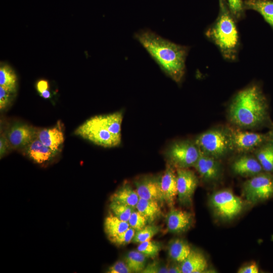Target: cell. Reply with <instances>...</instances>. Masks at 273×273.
<instances>
[{
    "label": "cell",
    "instance_id": "obj_21",
    "mask_svg": "<svg viewBox=\"0 0 273 273\" xmlns=\"http://www.w3.org/2000/svg\"><path fill=\"white\" fill-rule=\"evenodd\" d=\"M253 153L264 171L273 173V141L268 140Z\"/></svg>",
    "mask_w": 273,
    "mask_h": 273
},
{
    "label": "cell",
    "instance_id": "obj_6",
    "mask_svg": "<svg viewBox=\"0 0 273 273\" xmlns=\"http://www.w3.org/2000/svg\"><path fill=\"white\" fill-rule=\"evenodd\" d=\"M242 194L246 201L256 204L273 197V173L263 171L249 178L243 184Z\"/></svg>",
    "mask_w": 273,
    "mask_h": 273
},
{
    "label": "cell",
    "instance_id": "obj_19",
    "mask_svg": "<svg viewBox=\"0 0 273 273\" xmlns=\"http://www.w3.org/2000/svg\"><path fill=\"white\" fill-rule=\"evenodd\" d=\"M180 264L182 273L203 272L208 266L204 255L200 251L194 249H191L187 257Z\"/></svg>",
    "mask_w": 273,
    "mask_h": 273
},
{
    "label": "cell",
    "instance_id": "obj_24",
    "mask_svg": "<svg viewBox=\"0 0 273 273\" xmlns=\"http://www.w3.org/2000/svg\"><path fill=\"white\" fill-rule=\"evenodd\" d=\"M191 249L187 241L181 239H175L169 244L168 255L173 261L180 263L187 257Z\"/></svg>",
    "mask_w": 273,
    "mask_h": 273
},
{
    "label": "cell",
    "instance_id": "obj_20",
    "mask_svg": "<svg viewBox=\"0 0 273 273\" xmlns=\"http://www.w3.org/2000/svg\"><path fill=\"white\" fill-rule=\"evenodd\" d=\"M244 6L259 13L273 28V0H245Z\"/></svg>",
    "mask_w": 273,
    "mask_h": 273
},
{
    "label": "cell",
    "instance_id": "obj_17",
    "mask_svg": "<svg viewBox=\"0 0 273 273\" xmlns=\"http://www.w3.org/2000/svg\"><path fill=\"white\" fill-rule=\"evenodd\" d=\"M36 138L56 153L60 150L64 141V133L59 125L37 129Z\"/></svg>",
    "mask_w": 273,
    "mask_h": 273
},
{
    "label": "cell",
    "instance_id": "obj_8",
    "mask_svg": "<svg viewBox=\"0 0 273 273\" xmlns=\"http://www.w3.org/2000/svg\"><path fill=\"white\" fill-rule=\"evenodd\" d=\"M209 204L214 213L225 220L238 216L244 206L242 199L228 189L213 193L210 197Z\"/></svg>",
    "mask_w": 273,
    "mask_h": 273
},
{
    "label": "cell",
    "instance_id": "obj_26",
    "mask_svg": "<svg viewBox=\"0 0 273 273\" xmlns=\"http://www.w3.org/2000/svg\"><path fill=\"white\" fill-rule=\"evenodd\" d=\"M17 78L14 71L8 65H1L0 67V86L13 94L17 89Z\"/></svg>",
    "mask_w": 273,
    "mask_h": 273
},
{
    "label": "cell",
    "instance_id": "obj_23",
    "mask_svg": "<svg viewBox=\"0 0 273 273\" xmlns=\"http://www.w3.org/2000/svg\"><path fill=\"white\" fill-rule=\"evenodd\" d=\"M139 199L136 191L129 185L125 184L111 195L110 201L120 203L135 208Z\"/></svg>",
    "mask_w": 273,
    "mask_h": 273
},
{
    "label": "cell",
    "instance_id": "obj_41",
    "mask_svg": "<svg viewBox=\"0 0 273 273\" xmlns=\"http://www.w3.org/2000/svg\"><path fill=\"white\" fill-rule=\"evenodd\" d=\"M41 95L44 98L46 99L50 97V93L48 89L42 92Z\"/></svg>",
    "mask_w": 273,
    "mask_h": 273
},
{
    "label": "cell",
    "instance_id": "obj_13",
    "mask_svg": "<svg viewBox=\"0 0 273 273\" xmlns=\"http://www.w3.org/2000/svg\"><path fill=\"white\" fill-rule=\"evenodd\" d=\"M231 168L235 174L248 178L264 171L255 156L249 153L240 154L233 161Z\"/></svg>",
    "mask_w": 273,
    "mask_h": 273
},
{
    "label": "cell",
    "instance_id": "obj_25",
    "mask_svg": "<svg viewBox=\"0 0 273 273\" xmlns=\"http://www.w3.org/2000/svg\"><path fill=\"white\" fill-rule=\"evenodd\" d=\"M104 227L105 232L110 239L125 231L130 226L128 222L120 220L111 213L105 218Z\"/></svg>",
    "mask_w": 273,
    "mask_h": 273
},
{
    "label": "cell",
    "instance_id": "obj_38",
    "mask_svg": "<svg viewBox=\"0 0 273 273\" xmlns=\"http://www.w3.org/2000/svg\"><path fill=\"white\" fill-rule=\"evenodd\" d=\"M9 146V144L5 135L2 134L0 139V154L1 157L7 152Z\"/></svg>",
    "mask_w": 273,
    "mask_h": 273
},
{
    "label": "cell",
    "instance_id": "obj_16",
    "mask_svg": "<svg viewBox=\"0 0 273 273\" xmlns=\"http://www.w3.org/2000/svg\"><path fill=\"white\" fill-rule=\"evenodd\" d=\"M174 168L168 163L163 175L159 178L164 201L171 208L177 196L176 172Z\"/></svg>",
    "mask_w": 273,
    "mask_h": 273
},
{
    "label": "cell",
    "instance_id": "obj_27",
    "mask_svg": "<svg viewBox=\"0 0 273 273\" xmlns=\"http://www.w3.org/2000/svg\"><path fill=\"white\" fill-rule=\"evenodd\" d=\"M147 257L136 250L129 252L125 257V263L132 272H142L146 266Z\"/></svg>",
    "mask_w": 273,
    "mask_h": 273
},
{
    "label": "cell",
    "instance_id": "obj_31",
    "mask_svg": "<svg viewBox=\"0 0 273 273\" xmlns=\"http://www.w3.org/2000/svg\"><path fill=\"white\" fill-rule=\"evenodd\" d=\"M229 10L236 20H242L245 16V8L243 0H225Z\"/></svg>",
    "mask_w": 273,
    "mask_h": 273
},
{
    "label": "cell",
    "instance_id": "obj_14",
    "mask_svg": "<svg viewBox=\"0 0 273 273\" xmlns=\"http://www.w3.org/2000/svg\"><path fill=\"white\" fill-rule=\"evenodd\" d=\"M193 220L191 213L172 208L166 216L167 229L172 233H182L190 229Z\"/></svg>",
    "mask_w": 273,
    "mask_h": 273
},
{
    "label": "cell",
    "instance_id": "obj_39",
    "mask_svg": "<svg viewBox=\"0 0 273 273\" xmlns=\"http://www.w3.org/2000/svg\"><path fill=\"white\" fill-rule=\"evenodd\" d=\"M48 88V83L45 80L39 81L37 84V88L38 91L41 93L43 91L47 90Z\"/></svg>",
    "mask_w": 273,
    "mask_h": 273
},
{
    "label": "cell",
    "instance_id": "obj_30",
    "mask_svg": "<svg viewBox=\"0 0 273 273\" xmlns=\"http://www.w3.org/2000/svg\"><path fill=\"white\" fill-rule=\"evenodd\" d=\"M161 249V246L159 242L150 240L140 243L137 248V250L143 253L147 258L155 257Z\"/></svg>",
    "mask_w": 273,
    "mask_h": 273
},
{
    "label": "cell",
    "instance_id": "obj_1",
    "mask_svg": "<svg viewBox=\"0 0 273 273\" xmlns=\"http://www.w3.org/2000/svg\"><path fill=\"white\" fill-rule=\"evenodd\" d=\"M228 117L236 127L242 129L272 125L267 99L256 84L249 85L234 95L228 106Z\"/></svg>",
    "mask_w": 273,
    "mask_h": 273
},
{
    "label": "cell",
    "instance_id": "obj_35",
    "mask_svg": "<svg viewBox=\"0 0 273 273\" xmlns=\"http://www.w3.org/2000/svg\"><path fill=\"white\" fill-rule=\"evenodd\" d=\"M108 273H130L131 270L125 262L118 260L110 266L107 270Z\"/></svg>",
    "mask_w": 273,
    "mask_h": 273
},
{
    "label": "cell",
    "instance_id": "obj_28",
    "mask_svg": "<svg viewBox=\"0 0 273 273\" xmlns=\"http://www.w3.org/2000/svg\"><path fill=\"white\" fill-rule=\"evenodd\" d=\"M160 231V227L157 225L149 224L141 230L136 231L132 240L133 243H141L151 240Z\"/></svg>",
    "mask_w": 273,
    "mask_h": 273
},
{
    "label": "cell",
    "instance_id": "obj_3",
    "mask_svg": "<svg viewBox=\"0 0 273 273\" xmlns=\"http://www.w3.org/2000/svg\"><path fill=\"white\" fill-rule=\"evenodd\" d=\"M218 16L205 34L217 47L223 59L233 62L238 59L241 44L237 21L225 0H218Z\"/></svg>",
    "mask_w": 273,
    "mask_h": 273
},
{
    "label": "cell",
    "instance_id": "obj_36",
    "mask_svg": "<svg viewBox=\"0 0 273 273\" xmlns=\"http://www.w3.org/2000/svg\"><path fill=\"white\" fill-rule=\"evenodd\" d=\"M13 94L5 87L0 86V109H5L10 104L11 96Z\"/></svg>",
    "mask_w": 273,
    "mask_h": 273
},
{
    "label": "cell",
    "instance_id": "obj_9",
    "mask_svg": "<svg viewBox=\"0 0 273 273\" xmlns=\"http://www.w3.org/2000/svg\"><path fill=\"white\" fill-rule=\"evenodd\" d=\"M230 129L233 152L239 154L253 152L263 144L270 140L269 131L262 133L238 127H230Z\"/></svg>",
    "mask_w": 273,
    "mask_h": 273
},
{
    "label": "cell",
    "instance_id": "obj_40",
    "mask_svg": "<svg viewBox=\"0 0 273 273\" xmlns=\"http://www.w3.org/2000/svg\"><path fill=\"white\" fill-rule=\"evenodd\" d=\"M168 273H182L180 263H174L169 266Z\"/></svg>",
    "mask_w": 273,
    "mask_h": 273
},
{
    "label": "cell",
    "instance_id": "obj_22",
    "mask_svg": "<svg viewBox=\"0 0 273 273\" xmlns=\"http://www.w3.org/2000/svg\"><path fill=\"white\" fill-rule=\"evenodd\" d=\"M159 202L140 198L135 209L147 219L148 223L152 224L161 214Z\"/></svg>",
    "mask_w": 273,
    "mask_h": 273
},
{
    "label": "cell",
    "instance_id": "obj_12",
    "mask_svg": "<svg viewBox=\"0 0 273 273\" xmlns=\"http://www.w3.org/2000/svg\"><path fill=\"white\" fill-rule=\"evenodd\" d=\"M194 167L200 177L207 182L218 180L222 174L219 160L202 153Z\"/></svg>",
    "mask_w": 273,
    "mask_h": 273
},
{
    "label": "cell",
    "instance_id": "obj_2",
    "mask_svg": "<svg viewBox=\"0 0 273 273\" xmlns=\"http://www.w3.org/2000/svg\"><path fill=\"white\" fill-rule=\"evenodd\" d=\"M161 69L177 83L186 72V62L190 48L174 43L150 29L139 31L134 34Z\"/></svg>",
    "mask_w": 273,
    "mask_h": 273
},
{
    "label": "cell",
    "instance_id": "obj_7",
    "mask_svg": "<svg viewBox=\"0 0 273 273\" xmlns=\"http://www.w3.org/2000/svg\"><path fill=\"white\" fill-rule=\"evenodd\" d=\"M201 154L194 141H177L166 149L165 156L168 163L175 169L194 167Z\"/></svg>",
    "mask_w": 273,
    "mask_h": 273
},
{
    "label": "cell",
    "instance_id": "obj_18",
    "mask_svg": "<svg viewBox=\"0 0 273 273\" xmlns=\"http://www.w3.org/2000/svg\"><path fill=\"white\" fill-rule=\"evenodd\" d=\"M24 149L26 155L37 164H42L50 161L57 153L46 146L36 138Z\"/></svg>",
    "mask_w": 273,
    "mask_h": 273
},
{
    "label": "cell",
    "instance_id": "obj_33",
    "mask_svg": "<svg viewBox=\"0 0 273 273\" xmlns=\"http://www.w3.org/2000/svg\"><path fill=\"white\" fill-rule=\"evenodd\" d=\"M128 222L129 226L136 232L145 227L148 223V221L139 212L134 210L131 214Z\"/></svg>",
    "mask_w": 273,
    "mask_h": 273
},
{
    "label": "cell",
    "instance_id": "obj_34",
    "mask_svg": "<svg viewBox=\"0 0 273 273\" xmlns=\"http://www.w3.org/2000/svg\"><path fill=\"white\" fill-rule=\"evenodd\" d=\"M142 272L144 273H168V266L160 264V263L154 261L146 266Z\"/></svg>",
    "mask_w": 273,
    "mask_h": 273
},
{
    "label": "cell",
    "instance_id": "obj_29",
    "mask_svg": "<svg viewBox=\"0 0 273 273\" xmlns=\"http://www.w3.org/2000/svg\"><path fill=\"white\" fill-rule=\"evenodd\" d=\"M109 207L113 214L120 220L127 222L135 209L129 206L114 201H111Z\"/></svg>",
    "mask_w": 273,
    "mask_h": 273
},
{
    "label": "cell",
    "instance_id": "obj_42",
    "mask_svg": "<svg viewBox=\"0 0 273 273\" xmlns=\"http://www.w3.org/2000/svg\"><path fill=\"white\" fill-rule=\"evenodd\" d=\"M270 139L273 141V127L269 131Z\"/></svg>",
    "mask_w": 273,
    "mask_h": 273
},
{
    "label": "cell",
    "instance_id": "obj_4",
    "mask_svg": "<svg viewBox=\"0 0 273 273\" xmlns=\"http://www.w3.org/2000/svg\"><path fill=\"white\" fill-rule=\"evenodd\" d=\"M121 112L97 115L80 125L74 133L104 147H114L121 143Z\"/></svg>",
    "mask_w": 273,
    "mask_h": 273
},
{
    "label": "cell",
    "instance_id": "obj_15",
    "mask_svg": "<svg viewBox=\"0 0 273 273\" xmlns=\"http://www.w3.org/2000/svg\"><path fill=\"white\" fill-rule=\"evenodd\" d=\"M136 191L140 198L157 201H164L159 178L146 176L134 182Z\"/></svg>",
    "mask_w": 273,
    "mask_h": 273
},
{
    "label": "cell",
    "instance_id": "obj_37",
    "mask_svg": "<svg viewBox=\"0 0 273 273\" xmlns=\"http://www.w3.org/2000/svg\"><path fill=\"white\" fill-rule=\"evenodd\" d=\"M237 272L238 273H258L259 267L256 262H253L241 267Z\"/></svg>",
    "mask_w": 273,
    "mask_h": 273
},
{
    "label": "cell",
    "instance_id": "obj_11",
    "mask_svg": "<svg viewBox=\"0 0 273 273\" xmlns=\"http://www.w3.org/2000/svg\"><path fill=\"white\" fill-rule=\"evenodd\" d=\"M37 129L26 124H15L5 135L9 145L14 149L24 148L36 138Z\"/></svg>",
    "mask_w": 273,
    "mask_h": 273
},
{
    "label": "cell",
    "instance_id": "obj_32",
    "mask_svg": "<svg viewBox=\"0 0 273 273\" xmlns=\"http://www.w3.org/2000/svg\"><path fill=\"white\" fill-rule=\"evenodd\" d=\"M135 231L133 229L129 227L125 231L109 239V240L117 246L126 245L132 241L135 234Z\"/></svg>",
    "mask_w": 273,
    "mask_h": 273
},
{
    "label": "cell",
    "instance_id": "obj_5",
    "mask_svg": "<svg viewBox=\"0 0 273 273\" xmlns=\"http://www.w3.org/2000/svg\"><path fill=\"white\" fill-rule=\"evenodd\" d=\"M194 142L201 153L218 160L233 152L230 127L209 129L199 134Z\"/></svg>",
    "mask_w": 273,
    "mask_h": 273
},
{
    "label": "cell",
    "instance_id": "obj_10",
    "mask_svg": "<svg viewBox=\"0 0 273 273\" xmlns=\"http://www.w3.org/2000/svg\"><path fill=\"white\" fill-rule=\"evenodd\" d=\"M176 172L177 199L180 204L189 205L198 186V178L189 168H177Z\"/></svg>",
    "mask_w": 273,
    "mask_h": 273
}]
</instances>
